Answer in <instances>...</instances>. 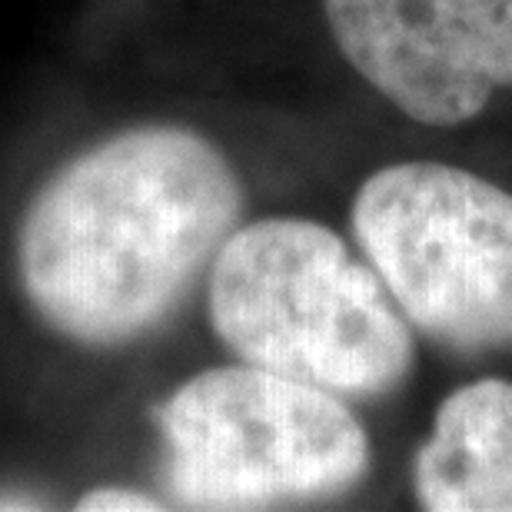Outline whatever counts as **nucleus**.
<instances>
[{
    "label": "nucleus",
    "mask_w": 512,
    "mask_h": 512,
    "mask_svg": "<svg viewBox=\"0 0 512 512\" xmlns=\"http://www.w3.org/2000/svg\"><path fill=\"white\" fill-rule=\"evenodd\" d=\"M240 217L243 183L217 143L177 124L127 127L27 203L20 286L70 343L130 346L177 316Z\"/></svg>",
    "instance_id": "nucleus-1"
},
{
    "label": "nucleus",
    "mask_w": 512,
    "mask_h": 512,
    "mask_svg": "<svg viewBox=\"0 0 512 512\" xmlns=\"http://www.w3.org/2000/svg\"><path fill=\"white\" fill-rule=\"evenodd\" d=\"M207 316L240 363L346 403L393 396L416 366V330L380 273L316 220L233 230L207 273Z\"/></svg>",
    "instance_id": "nucleus-2"
},
{
    "label": "nucleus",
    "mask_w": 512,
    "mask_h": 512,
    "mask_svg": "<svg viewBox=\"0 0 512 512\" xmlns=\"http://www.w3.org/2000/svg\"><path fill=\"white\" fill-rule=\"evenodd\" d=\"M163 483L180 509L247 512L326 503L370 476L350 403L260 366H213L160 406Z\"/></svg>",
    "instance_id": "nucleus-3"
},
{
    "label": "nucleus",
    "mask_w": 512,
    "mask_h": 512,
    "mask_svg": "<svg viewBox=\"0 0 512 512\" xmlns=\"http://www.w3.org/2000/svg\"><path fill=\"white\" fill-rule=\"evenodd\" d=\"M350 227L409 326L459 356L512 353V193L473 170L399 160L356 190Z\"/></svg>",
    "instance_id": "nucleus-4"
},
{
    "label": "nucleus",
    "mask_w": 512,
    "mask_h": 512,
    "mask_svg": "<svg viewBox=\"0 0 512 512\" xmlns=\"http://www.w3.org/2000/svg\"><path fill=\"white\" fill-rule=\"evenodd\" d=\"M356 74L399 114L459 127L512 90V0H323Z\"/></svg>",
    "instance_id": "nucleus-5"
},
{
    "label": "nucleus",
    "mask_w": 512,
    "mask_h": 512,
    "mask_svg": "<svg viewBox=\"0 0 512 512\" xmlns=\"http://www.w3.org/2000/svg\"><path fill=\"white\" fill-rule=\"evenodd\" d=\"M413 493L429 512H512V383L456 386L413 459Z\"/></svg>",
    "instance_id": "nucleus-6"
},
{
    "label": "nucleus",
    "mask_w": 512,
    "mask_h": 512,
    "mask_svg": "<svg viewBox=\"0 0 512 512\" xmlns=\"http://www.w3.org/2000/svg\"><path fill=\"white\" fill-rule=\"evenodd\" d=\"M77 509H84V512H157V509H163V503L147 493H137V489L104 486V489H90V493L80 496Z\"/></svg>",
    "instance_id": "nucleus-7"
}]
</instances>
